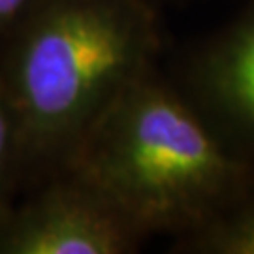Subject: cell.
<instances>
[{
    "instance_id": "cell-7",
    "label": "cell",
    "mask_w": 254,
    "mask_h": 254,
    "mask_svg": "<svg viewBox=\"0 0 254 254\" xmlns=\"http://www.w3.org/2000/svg\"><path fill=\"white\" fill-rule=\"evenodd\" d=\"M40 0H0V38L13 28Z\"/></svg>"
},
{
    "instance_id": "cell-5",
    "label": "cell",
    "mask_w": 254,
    "mask_h": 254,
    "mask_svg": "<svg viewBox=\"0 0 254 254\" xmlns=\"http://www.w3.org/2000/svg\"><path fill=\"white\" fill-rule=\"evenodd\" d=\"M177 247L203 254H254V179L243 194Z\"/></svg>"
},
{
    "instance_id": "cell-1",
    "label": "cell",
    "mask_w": 254,
    "mask_h": 254,
    "mask_svg": "<svg viewBox=\"0 0 254 254\" xmlns=\"http://www.w3.org/2000/svg\"><path fill=\"white\" fill-rule=\"evenodd\" d=\"M158 53L147 0H40L9 28L0 38V85L17 123L23 189L61 172Z\"/></svg>"
},
{
    "instance_id": "cell-6",
    "label": "cell",
    "mask_w": 254,
    "mask_h": 254,
    "mask_svg": "<svg viewBox=\"0 0 254 254\" xmlns=\"http://www.w3.org/2000/svg\"><path fill=\"white\" fill-rule=\"evenodd\" d=\"M23 189V162L15 115L0 85V224L8 217Z\"/></svg>"
},
{
    "instance_id": "cell-2",
    "label": "cell",
    "mask_w": 254,
    "mask_h": 254,
    "mask_svg": "<svg viewBox=\"0 0 254 254\" xmlns=\"http://www.w3.org/2000/svg\"><path fill=\"white\" fill-rule=\"evenodd\" d=\"M63 170L98 189L145 239L200 230L254 179L156 66L106 109Z\"/></svg>"
},
{
    "instance_id": "cell-4",
    "label": "cell",
    "mask_w": 254,
    "mask_h": 254,
    "mask_svg": "<svg viewBox=\"0 0 254 254\" xmlns=\"http://www.w3.org/2000/svg\"><path fill=\"white\" fill-rule=\"evenodd\" d=\"M181 92L218 141L254 170V0L194 53Z\"/></svg>"
},
{
    "instance_id": "cell-3",
    "label": "cell",
    "mask_w": 254,
    "mask_h": 254,
    "mask_svg": "<svg viewBox=\"0 0 254 254\" xmlns=\"http://www.w3.org/2000/svg\"><path fill=\"white\" fill-rule=\"evenodd\" d=\"M28 190L0 224V254H128L145 241L113 201L70 170Z\"/></svg>"
}]
</instances>
